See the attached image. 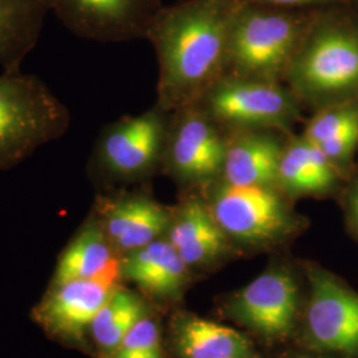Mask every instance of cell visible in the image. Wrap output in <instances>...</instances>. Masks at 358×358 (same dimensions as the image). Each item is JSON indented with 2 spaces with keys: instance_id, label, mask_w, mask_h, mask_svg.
<instances>
[{
  "instance_id": "obj_13",
  "label": "cell",
  "mask_w": 358,
  "mask_h": 358,
  "mask_svg": "<svg viewBox=\"0 0 358 358\" xmlns=\"http://www.w3.org/2000/svg\"><path fill=\"white\" fill-rule=\"evenodd\" d=\"M232 313L267 338H282L294 328L297 287L280 269L269 271L250 282L232 303Z\"/></svg>"
},
{
  "instance_id": "obj_24",
  "label": "cell",
  "mask_w": 358,
  "mask_h": 358,
  "mask_svg": "<svg viewBox=\"0 0 358 358\" xmlns=\"http://www.w3.org/2000/svg\"><path fill=\"white\" fill-rule=\"evenodd\" d=\"M244 3L262 4L279 8H292V10H320L333 6L350 4V0H243Z\"/></svg>"
},
{
  "instance_id": "obj_14",
  "label": "cell",
  "mask_w": 358,
  "mask_h": 358,
  "mask_svg": "<svg viewBox=\"0 0 358 358\" xmlns=\"http://www.w3.org/2000/svg\"><path fill=\"white\" fill-rule=\"evenodd\" d=\"M288 136L272 129L230 131L219 178L235 186H276Z\"/></svg>"
},
{
  "instance_id": "obj_2",
  "label": "cell",
  "mask_w": 358,
  "mask_h": 358,
  "mask_svg": "<svg viewBox=\"0 0 358 358\" xmlns=\"http://www.w3.org/2000/svg\"><path fill=\"white\" fill-rule=\"evenodd\" d=\"M320 8L288 66L284 84L313 112L358 101V11Z\"/></svg>"
},
{
  "instance_id": "obj_25",
  "label": "cell",
  "mask_w": 358,
  "mask_h": 358,
  "mask_svg": "<svg viewBox=\"0 0 358 358\" xmlns=\"http://www.w3.org/2000/svg\"><path fill=\"white\" fill-rule=\"evenodd\" d=\"M346 215L350 229L358 234V171L346 198Z\"/></svg>"
},
{
  "instance_id": "obj_10",
  "label": "cell",
  "mask_w": 358,
  "mask_h": 358,
  "mask_svg": "<svg viewBox=\"0 0 358 358\" xmlns=\"http://www.w3.org/2000/svg\"><path fill=\"white\" fill-rule=\"evenodd\" d=\"M117 284L103 279L51 284L34 309L32 317L52 338L65 345L83 348L90 337L92 322Z\"/></svg>"
},
{
  "instance_id": "obj_12",
  "label": "cell",
  "mask_w": 358,
  "mask_h": 358,
  "mask_svg": "<svg viewBox=\"0 0 358 358\" xmlns=\"http://www.w3.org/2000/svg\"><path fill=\"white\" fill-rule=\"evenodd\" d=\"M312 291L307 309L310 345L319 350L358 352V296L346 289L329 273L308 272Z\"/></svg>"
},
{
  "instance_id": "obj_19",
  "label": "cell",
  "mask_w": 358,
  "mask_h": 358,
  "mask_svg": "<svg viewBox=\"0 0 358 358\" xmlns=\"http://www.w3.org/2000/svg\"><path fill=\"white\" fill-rule=\"evenodd\" d=\"M51 0H0V66L20 72L41 38Z\"/></svg>"
},
{
  "instance_id": "obj_8",
  "label": "cell",
  "mask_w": 358,
  "mask_h": 358,
  "mask_svg": "<svg viewBox=\"0 0 358 358\" xmlns=\"http://www.w3.org/2000/svg\"><path fill=\"white\" fill-rule=\"evenodd\" d=\"M230 131L198 106L170 113L161 173L182 186H205L223 170Z\"/></svg>"
},
{
  "instance_id": "obj_3",
  "label": "cell",
  "mask_w": 358,
  "mask_h": 358,
  "mask_svg": "<svg viewBox=\"0 0 358 358\" xmlns=\"http://www.w3.org/2000/svg\"><path fill=\"white\" fill-rule=\"evenodd\" d=\"M71 125L69 108L43 78L22 71L0 73V173L63 138Z\"/></svg>"
},
{
  "instance_id": "obj_7",
  "label": "cell",
  "mask_w": 358,
  "mask_h": 358,
  "mask_svg": "<svg viewBox=\"0 0 358 358\" xmlns=\"http://www.w3.org/2000/svg\"><path fill=\"white\" fill-rule=\"evenodd\" d=\"M220 127L272 129L291 134L303 106L284 83L224 76L196 103Z\"/></svg>"
},
{
  "instance_id": "obj_23",
  "label": "cell",
  "mask_w": 358,
  "mask_h": 358,
  "mask_svg": "<svg viewBox=\"0 0 358 358\" xmlns=\"http://www.w3.org/2000/svg\"><path fill=\"white\" fill-rule=\"evenodd\" d=\"M108 358H165L158 324L152 317L145 316Z\"/></svg>"
},
{
  "instance_id": "obj_9",
  "label": "cell",
  "mask_w": 358,
  "mask_h": 358,
  "mask_svg": "<svg viewBox=\"0 0 358 358\" xmlns=\"http://www.w3.org/2000/svg\"><path fill=\"white\" fill-rule=\"evenodd\" d=\"M162 0H51V13L75 36L97 43L146 38Z\"/></svg>"
},
{
  "instance_id": "obj_22",
  "label": "cell",
  "mask_w": 358,
  "mask_h": 358,
  "mask_svg": "<svg viewBox=\"0 0 358 358\" xmlns=\"http://www.w3.org/2000/svg\"><path fill=\"white\" fill-rule=\"evenodd\" d=\"M350 133H358V101L316 110L308 121L303 136L315 145H320Z\"/></svg>"
},
{
  "instance_id": "obj_1",
  "label": "cell",
  "mask_w": 358,
  "mask_h": 358,
  "mask_svg": "<svg viewBox=\"0 0 358 358\" xmlns=\"http://www.w3.org/2000/svg\"><path fill=\"white\" fill-rule=\"evenodd\" d=\"M243 6V0H179L159 10L146 34L158 63L155 106L167 113L195 106L226 76Z\"/></svg>"
},
{
  "instance_id": "obj_20",
  "label": "cell",
  "mask_w": 358,
  "mask_h": 358,
  "mask_svg": "<svg viewBox=\"0 0 358 358\" xmlns=\"http://www.w3.org/2000/svg\"><path fill=\"white\" fill-rule=\"evenodd\" d=\"M176 336L185 358L252 357V345L244 334L213 321L185 319Z\"/></svg>"
},
{
  "instance_id": "obj_27",
  "label": "cell",
  "mask_w": 358,
  "mask_h": 358,
  "mask_svg": "<svg viewBox=\"0 0 358 358\" xmlns=\"http://www.w3.org/2000/svg\"><path fill=\"white\" fill-rule=\"evenodd\" d=\"M227 358H238V357H227Z\"/></svg>"
},
{
  "instance_id": "obj_15",
  "label": "cell",
  "mask_w": 358,
  "mask_h": 358,
  "mask_svg": "<svg viewBox=\"0 0 358 358\" xmlns=\"http://www.w3.org/2000/svg\"><path fill=\"white\" fill-rule=\"evenodd\" d=\"M122 256L90 211L57 259L51 284L73 280L120 282Z\"/></svg>"
},
{
  "instance_id": "obj_26",
  "label": "cell",
  "mask_w": 358,
  "mask_h": 358,
  "mask_svg": "<svg viewBox=\"0 0 358 358\" xmlns=\"http://www.w3.org/2000/svg\"><path fill=\"white\" fill-rule=\"evenodd\" d=\"M350 6H356L358 10V0H350Z\"/></svg>"
},
{
  "instance_id": "obj_4",
  "label": "cell",
  "mask_w": 358,
  "mask_h": 358,
  "mask_svg": "<svg viewBox=\"0 0 358 358\" xmlns=\"http://www.w3.org/2000/svg\"><path fill=\"white\" fill-rule=\"evenodd\" d=\"M316 11L244 3L231 35L226 76L282 83Z\"/></svg>"
},
{
  "instance_id": "obj_16",
  "label": "cell",
  "mask_w": 358,
  "mask_h": 358,
  "mask_svg": "<svg viewBox=\"0 0 358 358\" xmlns=\"http://www.w3.org/2000/svg\"><path fill=\"white\" fill-rule=\"evenodd\" d=\"M166 239L187 267L213 263L230 250V241L219 227L203 196L196 195L171 208Z\"/></svg>"
},
{
  "instance_id": "obj_18",
  "label": "cell",
  "mask_w": 358,
  "mask_h": 358,
  "mask_svg": "<svg viewBox=\"0 0 358 358\" xmlns=\"http://www.w3.org/2000/svg\"><path fill=\"white\" fill-rule=\"evenodd\" d=\"M187 269L166 236L121 259L122 278L137 284L145 294L158 299L178 296L187 279Z\"/></svg>"
},
{
  "instance_id": "obj_17",
  "label": "cell",
  "mask_w": 358,
  "mask_h": 358,
  "mask_svg": "<svg viewBox=\"0 0 358 358\" xmlns=\"http://www.w3.org/2000/svg\"><path fill=\"white\" fill-rule=\"evenodd\" d=\"M344 180L317 145L303 134L288 136L276 179V187L287 196L329 194Z\"/></svg>"
},
{
  "instance_id": "obj_28",
  "label": "cell",
  "mask_w": 358,
  "mask_h": 358,
  "mask_svg": "<svg viewBox=\"0 0 358 358\" xmlns=\"http://www.w3.org/2000/svg\"><path fill=\"white\" fill-rule=\"evenodd\" d=\"M299 358H308V357H299Z\"/></svg>"
},
{
  "instance_id": "obj_5",
  "label": "cell",
  "mask_w": 358,
  "mask_h": 358,
  "mask_svg": "<svg viewBox=\"0 0 358 358\" xmlns=\"http://www.w3.org/2000/svg\"><path fill=\"white\" fill-rule=\"evenodd\" d=\"M170 113L154 105L138 115L105 125L90 152L85 173L103 192L145 183L162 169Z\"/></svg>"
},
{
  "instance_id": "obj_11",
  "label": "cell",
  "mask_w": 358,
  "mask_h": 358,
  "mask_svg": "<svg viewBox=\"0 0 358 358\" xmlns=\"http://www.w3.org/2000/svg\"><path fill=\"white\" fill-rule=\"evenodd\" d=\"M92 213L121 256L166 236L171 219V208L141 190L100 192Z\"/></svg>"
},
{
  "instance_id": "obj_6",
  "label": "cell",
  "mask_w": 358,
  "mask_h": 358,
  "mask_svg": "<svg viewBox=\"0 0 358 358\" xmlns=\"http://www.w3.org/2000/svg\"><path fill=\"white\" fill-rule=\"evenodd\" d=\"M203 187V199L230 242L271 247L300 229V219L276 186H235L217 178Z\"/></svg>"
},
{
  "instance_id": "obj_21",
  "label": "cell",
  "mask_w": 358,
  "mask_h": 358,
  "mask_svg": "<svg viewBox=\"0 0 358 358\" xmlns=\"http://www.w3.org/2000/svg\"><path fill=\"white\" fill-rule=\"evenodd\" d=\"M148 316L138 294L117 287L90 325V336L103 358L110 357L133 327Z\"/></svg>"
}]
</instances>
